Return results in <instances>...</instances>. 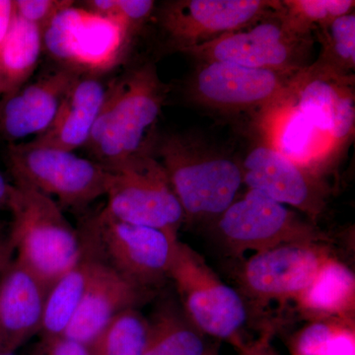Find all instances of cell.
I'll list each match as a JSON object with an SVG mask.
<instances>
[{"label": "cell", "mask_w": 355, "mask_h": 355, "mask_svg": "<svg viewBox=\"0 0 355 355\" xmlns=\"http://www.w3.org/2000/svg\"><path fill=\"white\" fill-rule=\"evenodd\" d=\"M153 151L164 167L184 222H216L244 184L241 163L193 133L155 137Z\"/></svg>", "instance_id": "1"}, {"label": "cell", "mask_w": 355, "mask_h": 355, "mask_svg": "<svg viewBox=\"0 0 355 355\" xmlns=\"http://www.w3.org/2000/svg\"><path fill=\"white\" fill-rule=\"evenodd\" d=\"M168 86L153 62L130 70L108 86L106 100L85 147L92 160L113 168L153 148V128L167 97Z\"/></svg>", "instance_id": "2"}, {"label": "cell", "mask_w": 355, "mask_h": 355, "mask_svg": "<svg viewBox=\"0 0 355 355\" xmlns=\"http://www.w3.org/2000/svg\"><path fill=\"white\" fill-rule=\"evenodd\" d=\"M8 209L16 257L50 289L83 256L78 231L55 200L20 182H14Z\"/></svg>", "instance_id": "3"}, {"label": "cell", "mask_w": 355, "mask_h": 355, "mask_svg": "<svg viewBox=\"0 0 355 355\" xmlns=\"http://www.w3.org/2000/svg\"><path fill=\"white\" fill-rule=\"evenodd\" d=\"M79 235L83 250L133 286L151 291L169 279L176 235L118 220L104 209L86 218Z\"/></svg>", "instance_id": "4"}, {"label": "cell", "mask_w": 355, "mask_h": 355, "mask_svg": "<svg viewBox=\"0 0 355 355\" xmlns=\"http://www.w3.org/2000/svg\"><path fill=\"white\" fill-rule=\"evenodd\" d=\"M7 161L14 182L28 184L58 200V205L81 210L106 196L111 172L92 159L73 151L43 146L30 140L10 144Z\"/></svg>", "instance_id": "5"}, {"label": "cell", "mask_w": 355, "mask_h": 355, "mask_svg": "<svg viewBox=\"0 0 355 355\" xmlns=\"http://www.w3.org/2000/svg\"><path fill=\"white\" fill-rule=\"evenodd\" d=\"M132 36L121 21L71 6L46 26L43 46L62 69L101 76L121 64Z\"/></svg>", "instance_id": "6"}, {"label": "cell", "mask_w": 355, "mask_h": 355, "mask_svg": "<svg viewBox=\"0 0 355 355\" xmlns=\"http://www.w3.org/2000/svg\"><path fill=\"white\" fill-rule=\"evenodd\" d=\"M312 35L299 31L282 12L228 33L182 53L200 62H221L251 69L296 73L309 67Z\"/></svg>", "instance_id": "7"}, {"label": "cell", "mask_w": 355, "mask_h": 355, "mask_svg": "<svg viewBox=\"0 0 355 355\" xmlns=\"http://www.w3.org/2000/svg\"><path fill=\"white\" fill-rule=\"evenodd\" d=\"M153 148L110 168L107 205L103 209L118 220L178 236L184 222L183 209Z\"/></svg>", "instance_id": "8"}, {"label": "cell", "mask_w": 355, "mask_h": 355, "mask_svg": "<svg viewBox=\"0 0 355 355\" xmlns=\"http://www.w3.org/2000/svg\"><path fill=\"white\" fill-rule=\"evenodd\" d=\"M169 279L176 284L195 328L214 338L235 340L246 323L244 301L219 279L198 252L179 239L173 253Z\"/></svg>", "instance_id": "9"}, {"label": "cell", "mask_w": 355, "mask_h": 355, "mask_svg": "<svg viewBox=\"0 0 355 355\" xmlns=\"http://www.w3.org/2000/svg\"><path fill=\"white\" fill-rule=\"evenodd\" d=\"M296 73L200 62L189 80L187 93L191 102L211 111L249 113L257 118L286 94Z\"/></svg>", "instance_id": "10"}, {"label": "cell", "mask_w": 355, "mask_h": 355, "mask_svg": "<svg viewBox=\"0 0 355 355\" xmlns=\"http://www.w3.org/2000/svg\"><path fill=\"white\" fill-rule=\"evenodd\" d=\"M216 223L223 241L238 254L286 244H314L324 239L311 222L254 190L236 198Z\"/></svg>", "instance_id": "11"}, {"label": "cell", "mask_w": 355, "mask_h": 355, "mask_svg": "<svg viewBox=\"0 0 355 355\" xmlns=\"http://www.w3.org/2000/svg\"><path fill=\"white\" fill-rule=\"evenodd\" d=\"M275 0H174L159 13L161 27L177 51L239 31L282 9Z\"/></svg>", "instance_id": "12"}, {"label": "cell", "mask_w": 355, "mask_h": 355, "mask_svg": "<svg viewBox=\"0 0 355 355\" xmlns=\"http://www.w3.org/2000/svg\"><path fill=\"white\" fill-rule=\"evenodd\" d=\"M243 184L275 202L291 205L316 221L326 207L327 188L320 174L306 169L261 140L243 162Z\"/></svg>", "instance_id": "13"}, {"label": "cell", "mask_w": 355, "mask_h": 355, "mask_svg": "<svg viewBox=\"0 0 355 355\" xmlns=\"http://www.w3.org/2000/svg\"><path fill=\"white\" fill-rule=\"evenodd\" d=\"M354 76L327 73L310 64L292 77L287 95L295 108L342 150L354 135Z\"/></svg>", "instance_id": "14"}, {"label": "cell", "mask_w": 355, "mask_h": 355, "mask_svg": "<svg viewBox=\"0 0 355 355\" xmlns=\"http://www.w3.org/2000/svg\"><path fill=\"white\" fill-rule=\"evenodd\" d=\"M328 259L315 244L282 245L254 254L243 268V284L261 299H298Z\"/></svg>", "instance_id": "15"}, {"label": "cell", "mask_w": 355, "mask_h": 355, "mask_svg": "<svg viewBox=\"0 0 355 355\" xmlns=\"http://www.w3.org/2000/svg\"><path fill=\"white\" fill-rule=\"evenodd\" d=\"M49 291L17 257L6 266L0 279V354L15 352L40 333Z\"/></svg>", "instance_id": "16"}, {"label": "cell", "mask_w": 355, "mask_h": 355, "mask_svg": "<svg viewBox=\"0 0 355 355\" xmlns=\"http://www.w3.org/2000/svg\"><path fill=\"white\" fill-rule=\"evenodd\" d=\"M287 92L257 116V127L263 135V141L277 153L320 174L338 150L295 108Z\"/></svg>", "instance_id": "17"}, {"label": "cell", "mask_w": 355, "mask_h": 355, "mask_svg": "<svg viewBox=\"0 0 355 355\" xmlns=\"http://www.w3.org/2000/svg\"><path fill=\"white\" fill-rule=\"evenodd\" d=\"M150 296L151 291L133 286L98 260L87 291L62 338L87 347L119 314L137 309Z\"/></svg>", "instance_id": "18"}, {"label": "cell", "mask_w": 355, "mask_h": 355, "mask_svg": "<svg viewBox=\"0 0 355 355\" xmlns=\"http://www.w3.org/2000/svg\"><path fill=\"white\" fill-rule=\"evenodd\" d=\"M77 76L71 70L58 67L4 100L0 104V135L14 144L46 132Z\"/></svg>", "instance_id": "19"}, {"label": "cell", "mask_w": 355, "mask_h": 355, "mask_svg": "<svg viewBox=\"0 0 355 355\" xmlns=\"http://www.w3.org/2000/svg\"><path fill=\"white\" fill-rule=\"evenodd\" d=\"M108 86L101 76H77L51 127L33 141L67 151L85 146L106 100Z\"/></svg>", "instance_id": "20"}, {"label": "cell", "mask_w": 355, "mask_h": 355, "mask_svg": "<svg viewBox=\"0 0 355 355\" xmlns=\"http://www.w3.org/2000/svg\"><path fill=\"white\" fill-rule=\"evenodd\" d=\"M97 263L93 254L83 249L80 260L51 287L39 333L43 340L64 336L87 291Z\"/></svg>", "instance_id": "21"}, {"label": "cell", "mask_w": 355, "mask_h": 355, "mask_svg": "<svg viewBox=\"0 0 355 355\" xmlns=\"http://www.w3.org/2000/svg\"><path fill=\"white\" fill-rule=\"evenodd\" d=\"M43 50V31L14 16L0 51V104L29 80Z\"/></svg>", "instance_id": "22"}, {"label": "cell", "mask_w": 355, "mask_h": 355, "mask_svg": "<svg viewBox=\"0 0 355 355\" xmlns=\"http://www.w3.org/2000/svg\"><path fill=\"white\" fill-rule=\"evenodd\" d=\"M354 289V272L340 261L329 258L297 300L310 313L336 314L352 305Z\"/></svg>", "instance_id": "23"}, {"label": "cell", "mask_w": 355, "mask_h": 355, "mask_svg": "<svg viewBox=\"0 0 355 355\" xmlns=\"http://www.w3.org/2000/svg\"><path fill=\"white\" fill-rule=\"evenodd\" d=\"M314 32L322 44V50L316 62L311 65L327 73L354 76L355 13L336 18Z\"/></svg>", "instance_id": "24"}, {"label": "cell", "mask_w": 355, "mask_h": 355, "mask_svg": "<svg viewBox=\"0 0 355 355\" xmlns=\"http://www.w3.org/2000/svg\"><path fill=\"white\" fill-rule=\"evenodd\" d=\"M202 333L175 313L161 312L149 321L144 355H207Z\"/></svg>", "instance_id": "25"}, {"label": "cell", "mask_w": 355, "mask_h": 355, "mask_svg": "<svg viewBox=\"0 0 355 355\" xmlns=\"http://www.w3.org/2000/svg\"><path fill=\"white\" fill-rule=\"evenodd\" d=\"M149 321L137 309L123 311L87 345L90 355H144Z\"/></svg>", "instance_id": "26"}, {"label": "cell", "mask_w": 355, "mask_h": 355, "mask_svg": "<svg viewBox=\"0 0 355 355\" xmlns=\"http://www.w3.org/2000/svg\"><path fill=\"white\" fill-rule=\"evenodd\" d=\"M282 12L299 31L312 35L317 28L354 12V0H284Z\"/></svg>", "instance_id": "27"}, {"label": "cell", "mask_w": 355, "mask_h": 355, "mask_svg": "<svg viewBox=\"0 0 355 355\" xmlns=\"http://www.w3.org/2000/svg\"><path fill=\"white\" fill-rule=\"evenodd\" d=\"M71 6L73 1L70 0H14L15 15L42 31L58 13Z\"/></svg>", "instance_id": "28"}, {"label": "cell", "mask_w": 355, "mask_h": 355, "mask_svg": "<svg viewBox=\"0 0 355 355\" xmlns=\"http://www.w3.org/2000/svg\"><path fill=\"white\" fill-rule=\"evenodd\" d=\"M343 329L328 323H314L304 329L295 343L296 355H322L327 345Z\"/></svg>", "instance_id": "29"}, {"label": "cell", "mask_w": 355, "mask_h": 355, "mask_svg": "<svg viewBox=\"0 0 355 355\" xmlns=\"http://www.w3.org/2000/svg\"><path fill=\"white\" fill-rule=\"evenodd\" d=\"M153 0H116L114 18L121 21L135 34L153 12Z\"/></svg>", "instance_id": "30"}, {"label": "cell", "mask_w": 355, "mask_h": 355, "mask_svg": "<svg viewBox=\"0 0 355 355\" xmlns=\"http://www.w3.org/2000/svg\"><path fill=\"white\" fill-rule=\"evenodd\" d=\"M35 355H90L88 347L83 343L74 342L67 338L43 340L40 343Z\"/></svg>", "instance_id": "31"}, {"label": "cell", "mask_w": 355, "mask_h": 355, "mask_svg": "<svg viewBox=\"0 0 355 355\" xmlns=\"http://www.w3.org/2000/svg\"><path fill=\"white\" fill-rule=\"evenodd\" d=\"M15 16L14 0H0V51Z\"/></svg>", "instance_id": "32"}, {"label": "cell", "mask_w": 355, "mask_h": 355, "mask_svg": "<svg viewBox=\"0 0 355 355\" xmlns=\"http://www.w3.org/2000/svg\"><path fill=\"white\" fill-rule=\"evenodd\" d=\"M14 253H15V244L9 233L0 243V279L6 266L12 261Z\"/></svg>", "instance_id": "33"}, {"label": "cell", "mask_w": 355, "mask_h": 355, "mask_svg": "<svg viewBox=\"0 0 355 355\" xmlns=\"http://www.w3.org/2000/svg\"><path fill=\"white\" fill-rule=\"evenodd\" d=\"M13 184L7 183L6 178L0 172V209H8L11 195H12Z\"/></svg>", "instance_id": "34"}, {"label": "cell", "mask_w": 355, "mask_h": 355, "mask_svg": "<svg viewBox=\"0 0 355 355\" xmlns=\"http://www.w3.org/2000/svg\"><path fill=\"white\" fill-rule=\"evenodd\" d=\"M244 355H272L266 349L265 343L261 345H254L253 347H250L244 352Z\"/></svg>", "instance_id": "35"}, {"label": "cell", "mask_w": 355, "mask_h": 355, "mask_svg": "<svg viewBox=\"0 0 355 355\" xmlns=\"http://www.w3.org/2000/svg\"><path fill=\"white\" fill-rule=\"evenodd\" d=\"M0 355H17L15 352H3V354H0Z\"/></svg>", "instance_id": "36"}, {"label": "cell", "mask_w": 355, "mask_h": 355, "mask_svg": "<svg viewBox=\"0 0 355 355\" xmlns=\"http://www.w3.org/2000/svg\"><path fill=\"white\" fill-rule=\"evenodd\" d=\"M4 238H6V237H2V236H0V243L2 242V240H3Z\"/></svg>", "instance_id": "37"}, {"label": "cell", "mask_w": 355, "mask_h": 355, "mask_svg": "<svg viewBox=\"0 0 355 355\" xmlns=\"http://www.w3.org/2000/svg\"><path fill=\"white\" fill-rule=\"evenodd\" d=\"M207 355H209V352H207Z\"/></svg>", "instance_id": "38"}]
</instances>
